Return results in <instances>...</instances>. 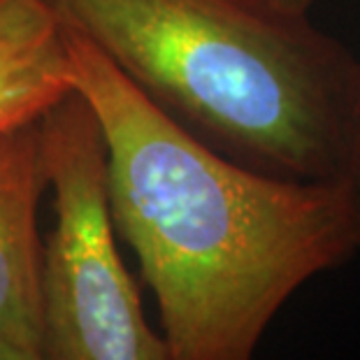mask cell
Here are the masks:
<instances>
[{
    "label": "cell",
    "mask_w": 360,
    "mask_h": 360,
    "mask_svg": "<svg viewBox=\"0 0 360 360\" xmlns=\"http://www.w3.org/2000/svg\"><path fill=\"white\" fill-rule=\"evenodd\" d=\"M63 28L72 89L103 133L114 233L156 297L170 360H254L288 297L358 254L347 184L233 163Z\"/></svg>",
    "instance_id": "obj_1"
},
{
    "label": "cell",
    "mask_w": 360,
    "mask_h": 360,
    "mask_svg": "<svg viewBox=\"0 0 360 360\" xmlns=\"http://www.w3.org/2000/svg\"><path fill=\"white\" fill-rule=\"evenodd\" d=\"M217 154L290 181H344L356 53L267 0H44Z\"/></svg>",
    "instance_id": "obj_2"
},
{
    "label": "cell",
    "mask_w": 360,
    "mask_h": 360,
    "mask_svg": "<svg viewBox=\"0 0 360 360\" xmlns=\"http://www.w3.org/2000/svg\"><path fill=\"white\" fill-rule=\"evenodd\" d=\"M56 226L42 251V351L49 360H170L144 319L114 240L105 142L70 91L40 117Z\"/></svg>",
    "instance_id": "obj_3"
},
{
    "label": "cell",
    "mask_w": 360,
    "mask_h": 360,
    "mask_svg": "<svg viewBox=\"0 0 360 360\" xmlns=\"http://www.w3.org/2000/svg\"><path fill=\"white\" fill-rule=\"evenodd\" d=\"M49 186L40 119L0 133V342L42 351L37 207Z\"/></svg>",
    "instance_id": "obj_4"
},
{
    "label": "cell",
    "mask_w": 360,
    "mask_h": 360,
    "mask_svg": "<svg viewBox=\"0 0 360 360\" xmlns=\"http://www.w3.org/2000/svg\"><path fill=\"white\" fill-rule=\"evenodd\" d=\"M72 89L65 28L44 0H0V133L37 121Z\"/></svg>",
    "instance_id": "obj_5"
},
{
    "label": "cell",
    "mask_w": 360,
    "mask_h": 360,
    "mask_svg": "<svg viewBox=\"0 0 360 360\" xmlns=\"http://www.w3.org/2000/svg\"><path fill=\"white\" fill-rule=\"evenodd\" d=\"M344 184H347V188H349L351 207H354L356 244H358V254H360V56H356V84H354V103H351Z\"/></svg>",
    "instance_id": "obj_6"
},
{
    "label": "cell",
    "mask_w": 360,
    "mask_h": 360,
    "mask_svg": "<svg viewBox=\"0 0 360 360\" xmlns=\"http://www.w3.org/2000/svg\"><path fill=\"white\" fill-rule=\"evenodd\" d=\"M0 360H49L40 349L21 347V344L0 342Z\"/></svg>",
    "instance_id": "obj_7"
},
{
    "label": "cell",
    "mask_w": 360,
    "mask_h": 360,
    "mask_svg": "<svg viewBox=\"0 0 360 360\" xmlns=\"http://www.w3.org/2000/svg\"><path fill=\"white\" fill-rule=\"evenodd\" d=\"M267 3L281 7L286 12H293V14H309L314 0H267Z\"/></svg>",
    "instance_id": "obj_8"
}]
</instances>
